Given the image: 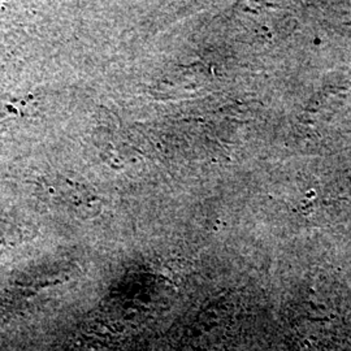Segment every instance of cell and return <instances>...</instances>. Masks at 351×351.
<instances>
[{
  "label": "cell",
  "instance_id": "1",
  "mask_svg": "<svg viewBox=\"0 0 351 351\" xmlns=\"http://www.w3.org/2000/svg\"><path fill=\"white\" fill-rule=\"evenodd\" d=\"M47 185L51 198L60 204L82 208V211L86 207H91L93 204H95V198L84 185H80L68 178L59 177L52 182H47Z\"/></svg>",
  "mask_w": 351,
  "mask_h": 351
}]
</instances>
